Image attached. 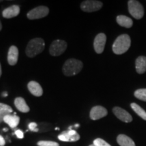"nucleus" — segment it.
Wrapping results in <instances>:
<instances>
[{"label": "nucleus", "mask_w": 146, "mask_h": 146, "mask_svg": "<svg viewBox=\"0 0 146 146\" xmlns=\"http://www.w3.org/2000/svg\"><path fill=\"white\" fill-rule=\"evenodd\" d=\"M83 64L80 60L71 58L66 61L63 66L62 70L64 75L67 76H71L77 74L81 72L83 68Z\"/></svg>", "instance_id": "7ed1b4c3"}, {"label": "nucleus", "mask_w": 146, "mask_h": 146, "mask_svg": "<svg viewBox=\"0 0 146 146\" xmlns=\"http://www.w3.org/2000/svg\"><path fill=\"white\" fill-rule=\"evenodd\" d=\"M116 22L120 26L125 28H131L133 26V21L130 18L124 15H119L116 18Z\"/></svg>", "instance_id": "6ab92c4d"}, {"label": "nucleus", "mask_w": 146, "mask_h": 146, "mask_svg": "<svg viewBox=\"0 0 146 146\" xmlns=\"http://www.w3.org/2000/svg\"><path fill=\"white\" fill-rule=\"evenodd\" d=\"M15 135L18 139H23L24 137V133L20 129H18L15 131Z\"/></svg>", "instance_id": "a878e982"}, {"label": "nucleus", "mask_w": 146, "mask_h": 146, "mask_svg": "<svg viewBox=\"0 0 146 146\" xmlns=\"http://www.w3.org/2000/svg\"><path fill=\"white\" fill-rule=\"evenodd\" d=\"M8 114H8V113H0V123H2L3 121V118L6 115Z\"/></svg>", "instance_id": "bb28decb"}, {"label": "nucleus", "mask_w": 146, "mask_h": 146, "mask_svg": "<svg viewBox=\"0 0 146 146\" xmlns=\"http://www.w3.org/2000/svg\"><path fill=\"white\" fill-rule=\"evenodd\" d=\"M1 29H2V25H1V21H0V31H1Z\"/></svg>", "instance_id": "7c9ffc66"}, {"label": "nucleus", "mask_w": 146, "mask_h": 146, "mask_svg": "<svg viewBox=\"0 0 146 146\" xmlns=\"http://www.w3.org/2000/svg\"><path fill=\"white\" fill-rule=\"evenodd\" d=\"M49 8L46 6H39L29 11L27 14V18L30 20L39 19V18H44L48 15Z\"/></svg>", "instance_id": "423d86ee"}, {"label": "nucleus", "mask_w": 146, "mask_h": 146, "mask_svg": "<svg viewBox=\"0 0 146 146\" xmlns=\"http://www.w3.org/2000/svg\"><path fill=\"white\" fill-rule=\"evenodd\" d=\"M106 36L104 33H100L96 36L94 42V50L97 54H102L104 50Z\"/></svg>", "instance_id": "1a4fd4ad"}, {"label": "nucleus", "mask_w": 146, "mask_h": 146, "mask_svg": "<svg viewBox=\"0 0 146 146\" xmlns=\"http://www.w3.org/2000/svg\"><path fill=\"white\" fill-rule=\"evenodd\" d=\"M14 105H15L16 108L21 112L27 113L29 112V110H30V108H29L28 105L27 104L25 100L23 98H21V97L16 98L15 100H14Z\"/></svg>", "instance_id": "dca6fc26"}, {"label": "nucleus", "mask_w": 146, "mask_h": 146, "mask_svg": "<svg viewBox=\"0 0 146 146\" xmlns=\"http://www.w3.org/2000/svg\"><path fill=\"white\" fill-rule=\"evenodd\" d=\"M20 11H21V8L19 5H13L3 10L2 16L5 18H12L17 16L20 14Z\"/></svg>", "instance_id": "f8f14e48"}, {"label": "nucleus", "mask_w": 146, "mask_h": 146, "mask_svg": "<svg viewBox=\"0 0 146 146\" xmlns=\"http://www.w3.org/2000/svg\"><path fill=\"white\" fill-rule=\"evenodd\" d=\"M89 146H96L94 145V144H91V145H89Z\"/></svg>", "instance_id": "72a5a7b5"}, {"label": "nucleus", "mask_w": 146, "mask_h": 146, "mask_svg": "<svg viewBox=\"0 0 146 146\" xmlns=\"http://www.w3.org/2000/svg\"><path fill=\"white\" fill-rule=\"evenodd\" d=\"M134 96L137 99L146 102V89H139L134 93Z\"/></svg>", "instance_id": "412c9836"}, {"label": "nucleus", "mask_w": 146, "mask_h": 146, "mask_svg": "<svg viewBox=\"0 0 146 146\" xmlns=\"http://www.w3.org/2000/svg\"><path fill=\"white\" fill-rule=\"evenodd\" d=\"M56 130H59V128H56Z\"/></svg>", "instance_id": "f704fd0d"}, {"label": "nucleus", "mask_w": 146, "mask_h": 146, "mask_svg": "<svg viewBox=\"0 0 146 146\" xmlns=\"http://www.w3.org/2000/svg\"><path fill=\"white\" fill-rule=\"evenodd\" d=\"M3 131H8V129H3Z\"/></svg>", "instance_id": "473e14b6"}, {"label": "nucleus", "mask_w": 146, "mask_h": 146, "mask_svg": "<svg viewBox=\"0 0 146 146\" xmlns=\"http://www.w3.org/2000/svg\"><path fill=\"white\" fill-rule=\"evenodd\" d=\"M18 49L14 45L10 47L8 54V62L9 64L14 66L16 64L18 59Z\"/></svg>", "instance_id": "ddd939ff"}, {"label": "nucleus", "mask_w": 146, "mask_h": 146, "mask_svg": "<svg viewBox=\"0 0 146 146\" xmlns=\"http://www.w3.org/2000/svg\"><path fill=\"white\" fill-rule=\"evenodd\" d=\"M28 89L33 96L40 97L43 95V89L37 82L31 81L28 83Z\"/></svg>", "instance_id": "4468645a"}, {"label": "nucleus", "mask_w": 146, "mask_h": 146, "mask_svg": "<svg viewBox=\"0 0 146 146\" xmlns=\"http://www.w3.org/2000/svg\"><path fill=\"white\" fill-rule=\"evenodd\" d=\"M37 127V124L36 123H30L29 124V130H31L33 132H38L39 131V129L38 128H36Z\"/></svg>", "instance_id": "393cba45"}, {"label": "nucleus", "mask_w": 146, "mask_h": 146, "mask_svg": "<svg viewBox=\"0 0 146 146\" xmlns=\"http://www.w3.org/2000/svg\"><path fill=\"white\" fill-rule=\"evenodd\" d=\"M3 122L10 126L12 129H14L18 125L20 122V118L16 115L8 114L3 118Z\"/></svg>", "instance_id": "a211bd4d"}, {"label": "nucleus", "mask_w": 146, "mask_h": 146, "mask_svg": "<svg viewBox=\"0 0 146 146\" xmlns=\"http://www.w3.org/2000/svg\"><path fill=\"white\" fill-rule=\"evenodd\" d=\"M13 112L12 108L10 106L5 104L0 103V113H8L10 114Z\"/></svg>", "instance_id": "4be33fe9"}, {"label": "nucleus", "mask_w": 146, "mask_h": 146, "mask_svg": "<svg viewBox=\"0 0 146 146\" xmlns=\"http://www.w3.org/2000/svg\"><path fill=\"white\" fill-rule=\"evenodd\" d=\"M79 126H80V125H79V124H76V125H74V127H76V128H78V127H79Z\"/></svg>", "instance_id": "c756f323"}, {"label": "nucleus", "mask_w": 146, "mask_h": 146, "mask_svg": "<svg viewBox=\"0 0 146 146\" xmlns=\"http://www.w3.org/2000/svg\"><path fill=\"white\" fill-rule=\"evenodd\" d=\"M39 146H59V144L52 141H40L37 143Z\"/></svg>", "instance_id": "5701e85b"}, {"label": "nucleus", "mask_w": 146, "mask_h": 146, "mask_svg": "<svg viewBox=\"0 0 146 146\" xmlns=\"http://www.w3.org/2000/svg\"><path fill=\"white\" fill-rule=\"evenodd\" d=\"M131 38L127 34L118 36L112 45V50L115 54H123L130 48Z\"/></svg>", "instance_id": "f257e3e1"}, {"label": "nucleus", "mask_w": 146, "mask_h": 146, "mask_svg": "<svg viewBox=\"0 0 146 146\" xmlns=\"http://www.w3.org/2000/svg\"><path fill=\"white\" fill-rule=\"evenodd\" d=\"M5 145V141L4 138L0 135V146H4Z\"/></svg>", "instance_id": "cd10ccee"}, {"label": "nucleus", "mask_w": 146, "mask_h": 146, "mask_svg": "<svg viewBox=\"0 0 146 146\" xmlns=\"http://www.w3.org/2000/svg\"><path fill=\"white\" fill-rule=\"evenodd\" d=\"M135 68L137 72L139 74H143L146 71V57L139 56L135 61Z\"/></svg>", "instance_id": "2eb2a0df"}, {"label": "nucleus", "mask_w": 146, "mask_h": 146, "mask_svg": "<svg viewBox=\"0 0 146 146\" xmlns=\"http://www.w3.org/2000/svg\"><path fill=\"white\" fill-rule=\"evenodd\" d=\"M1 1H0V2H1Z\"/></svg>", "instance_id": "c9c22d12"}, {"label": "nucleus", "mask_w": 146, "mask_h": 146, "mask_svg": "<svg viewBox=\"0 0 146 146\" xmlns=\"http://www.w3.org/2000/svg\"><path fill=\"white\" fill-rule=\"evenodd\" d=\"M1 76V64H0V76Z\"/></svg>", "instance_id": "2f4dec72"}, {"label": "nucleus", "mask_w": 146, "mask_h": 146, "mask_svg": "<svg viewBox=\"0 0 146 146\" xmlns=\"http://www.w3.org/2000/svg\"><path fill=\"white\" fill-rule=\"evenodd\" d=\"M58 139L64 142H74L79 140L80 135L74 130H68L64 131L58 137Z\"/></svg>", "instance_id": "6e6552de"}, {"label": "nucleus", "mask_w": 146, "mask_h": 146, "mask_svg": "<svg viewBox=\"0 0 146 146\" xmlns=\"http://www.w3.org/2000/svg\"><path fill=\"white\" fill-rule=\"evenodd\" d=\"M113 113L118 119L124 122V123H131L133 120L131 115L127 111L120 107H114L112 110Z\"/></svg>", "instance_id": "9d476101"}, {"label": "nucleus", "mask_w": 146, "mask_h": 146, "mask_svg": "<svg viewBox=\"0 0 146 146\" xmlns=\"http://www.w3.org/2000/svg\"><path fill=\"white\" fill-rule=\"evenodd\" d=\"M107 114L108 111L104 107L101 106H96L91 108L89 116H90L91 119L96 120L105 117Z\"/></svg>", "instance_id": "9b49d317"}, {"label": "nucleus", "mask_w": 146, "mask_h": 146, "mask_svg": "<svg viewBox=\"0 0 146 146\" xmlns=\"http://www.w3.org/2000/svg\"><path fill=\"white\" fill-rule=\"evenodd\" d=\"M103 3L100 1L94 0H87L81 3V8L84 12H93L100 10L102 8Z\"/></svg>", "instance_id": "0eeeda50"}, {"label": "nucleus", "mask_w": 146, "mask_h": 146, "mask_svg": "<svg viewBox=\"0 0 146 146\" xmlns=\"http://www.w3.org/2000/svg\"><path fill=\"white\" fill-rule=\"evenodd\" d=\"M45 41L41 38H35L29 42L26 48V54L29 58H33L43 52Z\"/></svg>", "instance_id": "f03ea898"}, {"label": "nucleus", "mask_w": 146, "mask_h": 146, "mask_svg": "<svg viewBox=\"0 0 146 146\" xmlns=\"http://www.w3.org/2000/svg\"><path fill=\"white\" fill-rule=\"evenodd\" d=\"M66 48V42L63 40H55L50 45V53L53 56H58L62 54Z\"/></svg>", "instance_id": "39448f33"}, {"label": "nucleus", "mask_w": 146, "mask_h": 146, "mask_svg": "<svg viewBox=\"0 0 146 146\" xmlns=\"http://www.w3.org/2000/svg\"><path fill=\"white\" fill-rule=\"evenodd\" d=\"M94 144L96 146H111L108 143L101 138H97L94 141Z\"/></svg>", "instance_id": "b1692460"}, {"label": "nucleus", "mask_w": 146, "mask_h": 146, "mask_svg": "<svg viewBox=\"0 0 146 146\" xmlns=\"http://www.w3.org/2000/svg\"><path fill=\"white\" fill-rule=\"evenodd\" d=\"M128 8L131 15L135 19L139 20L144 15V9L141 3L136 0H130L128 1Z\"/></svg>", "instance_id": "20e7f679"}, {"label": "nucleus", "mask_w": 146, "mask_h": 146, "mask_svg": "<svg viewBox=\"0 0 146 146\" xmlns=\"http://www.w3.org/2000/svg\"><path fill=\"white\" fill-rule=\"evenodd\" d=\"M117 143L120 146H136L131 138L124 134H120L116 139Z\"/></svg>", "instance_id": "f3484780"}, {"label": "nucleus", "mask_w": 146, "mask_h": 146, "mask_svg": "<svg viewBox=\"0 0 146 146\" xmlns=\"http://www.w3.org/2000/svg\"><path fill=\"white\" fill-rule=\"evenodd\" d=\"M131 107L133 109V110L139 116H140L141 118H143V120H146V112L142 108L137 104L136 103H132L131 104Z\"/></svg>", "instance_id": "aec40b11"}, {"label": "nucleus", "mask_w": 146, "mask_h": 146, "mask_svg": "<svg viewBox=\"0 0 146 146\" xmlns=\"http://www.w3.org/2000/svg\"><path fill=\"white\" fill-rule=\"evenodd\" d=\"M2 96L3 97H7L8 96V93L7 92H3L2 94Z\"/></svg>", "instance_id": "c85d7f7f"}]
</instances>
